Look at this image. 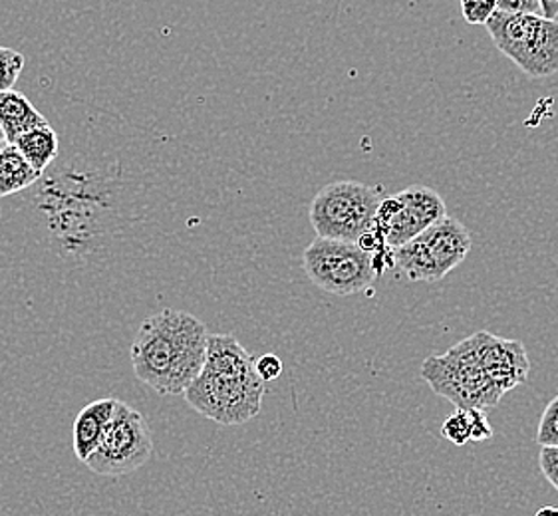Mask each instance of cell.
<instances>
[{
  "mask_svg": "<svg viewBox=\"0 0 558 516\" xmlns=\"http://www.w3.org/2000/svg\"><path fill=\"white\" fill-rule=\"evenodd\" d=\"M302 267L318 288L336 296L364 292L376 281L372 253L360 243L318 236L304 250Z\"/></svg>",
  "mask_w": 558,
  "mask_h": 516,
  "instance_id": "cell-8",
  "label": "cell"
},
{
  "mask_svg": "<svg viewBox=\"0 0 558 516\" xmlns=\"http://www.w3.org/2000/svg\"><path fill=\"white\" fill-rule=\"evenodd\" d=\"M43 175L45 173L36 171L14 144L2 146L0 149V199L33 187Z\"/></svg>",
  "mask_w": 558,
  "mask_h": 516,
  "instance_id": "cell-15",
  "label": "cell"
},
{
  "mask_svg": "<svg viewBox=\"0 0 558 516\" xmlns=\"http://www.w3.org/2000/svg\"><path fill=\"white\" fill-rule=\"evenodd\" d=\"M40 125H48V120L34 108L33 101L23 91L14 88L0 91V127L7 135V144H14L21 135Z\"/></svg>",
  "mask_w": 558,
  "mask_h": 516,
  "instance_id": "cell-13",
  "label": "cell"
},
{
  "mask_svg": "<svg viewBox=\"0 0 558 516\" xmlns=\"http://www.w3.org/2000/svg\"><path fill=\"white\" fill-rule=\"evenodd\" d=\"M471 419V441H487L493 438V427L485 416V409H468Z\"/></svg>",
  "mask_w": 558,
  "mask_h": 516,
  "instance_id": "cell-22",
  "label": "cell"
},
{
  "mask_svg": "<svg viewBox=\"0 0 558 516\" xmlns=\"http://www.w3.org/2000/svg\"><path fill=\"white\" fill-rule=\"evenodd\" d=\"M497 11L523 12V14H541L543 16V7L541 0H497Z\"/></svg>",
  "mask_w": 558,
  "mask_h": 516,
  "instance_id": "cell-24",
  "label": "cell"
},
{
  "mask_svg": "<svg viewBox=\"0 0 558 516\" xmlns=\"http://www.w3.org/2000/svg\"><path fill=\"white\" fill-rule=\"evenodd\" d=\"M470 337L483 370L487 371L489 380L502 393L511 392L526 382L531 359L519 340H505L492 332H477Z\"/></svg>",
  "mask_w": 558,
  "mask_h": 516,
  "instance_id": "cell-11",
  "label": "cell"
},
{
  "mask_svg": "<svg viewBox=\"0 0 558 516\" xmlns=\"http://www.w3.org/2000/svg\"><path fill=\"white\" fill-rule=\"evenodd\" d=\"M185 402L219 426H243L260 414L265 382L257 370L248 373H219L203 370L187 388Z\"/></svg>",
  "mask_w": 558,
  "mask_h": 516,
  "instance_id": "cell-6",
  "label": "cell"
},
{
  "mask_svg": "<svg viewBox=\"0 0 558 516\" xmlns=\"http://www.w3.org/2000/svg\"><path fill=\"white\" fill-rule=\"evenodd\" d=\"M441 433L447 441H451L453 445H468L471 441V419L468 409H458L456 414L447 417L441 427Z\"/></svg>",
  "mask_w": 558,
  "mask_h": 516,
  "instance_id": "cell-18",
  "label": "cell"
},
{
  "mask_svg": "<svg viewBox=\"0 0 558 516\" xmlns=\"http://www.w3.org/2000/svg\"><path fill=\"white\" fill-rule=\"evenodd\" d=\"M541 471L547 477L548 483L558 491V447H543L538 455Z\"/></svg>",
  "mask_w": 558,
  "mask_h": 516,
  "instance_id": "cell-23",
  "label": "cell"
},
{
  "mask_svg": "<svg viewBox=\"0 0 558 516\" xmlns=\"http://www.w3.org/2000/svg\"><path fill=\"white\" fill-rule=\"evenodd\" d=\"M154 455V438L144 414L120 402L112 423L106 429L98 450L84 465L101 477H122L144 467Z\"/></svg>",
  "mask_w": 558,
  "mask_h": 516,
  "instance_id": "cell-9",
  "label": "cell"
},
{
  "mask_svg": "<svg viewBox=\"0 0 558 516\" xmlns=\"http://www.w3.org/2000/svg\"><path fill=\"white\" fill-rule=\"evenodd\" d=\"M541 7H543V16H547V19H557L558 0H541Z\"/></svg>",
  "mask_w": 558,
  "mask_h": 516,
  "instance_id": "cell-25",
  "label": "cell"
},
{
  "mask_svg": "<svg viewBox=\"0 0 558 516\" xmlns=\"http://www.w3.org/2000/svg\"><path fill=\"white\" fill-rule=\"evenodd\" d=\"M536 441L543 447H558V395L547 405L541 417Z\"/></svg>",
  "mask_w": 558,
  "mask_h": 516,
  "instance_id": "cell-19",
  "label": "cell"
},
{
  "mask_svg": "<svg viewBox=\"0 0 558 516\" xmlns=\"http://www.w3.org/2000/svg\"><path fill=\"white\" fill-rule=\"evenodd\" d=\"M444 217H447V209L441 195L432 187L412 185L381 201L374 231L388 247L398 248Z\"/></svg>",
  "mask_w": 558,
  "mask_h": 516,
  "instance_id": "cell-10",
  "label": "cell"
},
{
  "mask_svg": "<svg viewBox=\"0 0 558 516\" xmlns=\"http://www.w3.org/2000/svg\"><path fill=\"white\" fill-rule=\"evenodd\" d=\"M497 9V0H461V12L468 24H487Z\"/></svg>",
  "mask_w": 558,
  "mask_h": 516,
  "instance_id": "cell-20",
  "label": "cell"
},
{
  "mask_svg": "<svg viewBox=\"0 0 558 516\" xmlns=\"http://www.w3.org/2000/svg\"><path fill=\"white\" fill-rule=\"evenodd\" d=\"M422 378L437 395L458 405V409H489L505 395L483 370L471 337L461 340L444 356L425 359Z\"/></svg>",
  "mask_w": 558,
  "mask_h": 516,
  "instance_id": "cell-5",
  "label": "cell"
},
{
  "mask_svg": "<svg viewBox=\"0 0 558 516\" xmlns=\"http://www.w3.org/2000/svg\"><path fill=\"white\" fill-rule=\"evenodd\" d=\"M45 175L36 185L40 192L38 207L48 233L62 253H92L96 236L104 233L100 223L112 207L108 193L94 187L86 177Z\"/></svg>",
  "mask_w": 558,
  "mask_h": 516,
  "instance_id": "cell-2",
  "label": "cell"
},
{
  "mask_svg": "<svg viewBox=\"0 0 558 516\" xmlns=\"http://www.w3.org/2000/svg\"><path fill=\"white\" fill-rule=\"evenodd\" d=\"M203 370L219 371V373H248V371H255V359L239 344L235 336L211 334Z\"/></svg>",
  "mask_w": 558,
  "mask_h": 516,
  "instance_id": "cell-14",
  "label": "cell"
},
{
  "mask_svg": "<svg viewBox=\"0 0 558 516\" xmlns=\"http://www.w3.org/2000/svg\"><path fill=\"white\" fill-rule=\"evenodd\" d=\"M209 332L197 316L166 308L140 325L132 344L135 378L159 395L187 392L202 376Z\"/></svg>",
  "mask_w": 558,
  "mask_h": 516,
  "instance_id": "cell-1",
  "label": "cell"
},
{
  "mask_svg": "<svg viewBox=\"0 0 558 516\" xmlns=\"http://www.w3.org/2000/svg\"><path fill=\"white\" fill-rule=\"evenodd\" d=\"M14 146L23 153L24 159L33 165L36 171L45 173L58 159L60 153V135L48 125L34 127L31 132L21 135Z\"/></svg>",
  "mask_w": 558,
  "mask_h": 516,
  "instance_id": "cell-16",
  "label": "cell"
},
{
  "mask_svg": "<svg viewBox=\"0 0 558 516\" xmlns=\"http://www.w3.org/2000/svg\"><path fill=\"white\" fill-rule=\"evenodd\" d=\"M535 516H558V506H543Z\"/></svg>",
  "mask_w": 558,
  "mask_h": 516,
  "instance_id": "cell-26",
  "label": "cell"
},
{
  "mask_svg": "<svg viewBox=\"0 0 558 516\" xmlns=\"http://www.w3.org/2000/svg\"><path fill=\"white\" fill-rule=\"evenodd\" d=\"M381 201L380 192L369 185L335 181L316 193L308 217L316 235L360 243L374 231Z\"/></svg>",
  "mask_w": 558,
  "mask_h": 516,
  "instance_id": "cell-4",
  "label": "cell"
},
{
  "mask_svg": "<svg viewBox=\"0 0 558 516\" xmlns=\"http://www.w3.org/2000/svg\"><path fill=\"white\" fill-rule=\"evenodd\" d=\"M26 64L23 54L0 46V91L12 90L16 79L21 78Z\"/></svg>",
  "mask_w": 558,
  "mask_h": 516,
  "instance_id": "cell-17",
  "label": "cell"
},
{
  "mask_svg": "<svg viewBox=\"0 0 558 516\" xmlns=\"http://www.w3.org/2000/svg\"><path fill=\"white\" fill-rule=\"evenodd\" d=\"M493 45L531 79L558 72V23L541 14L497 11L487 21Z\"/></svg>",
  "mask_w": 558,
  "mask_h": 516,
  "instance_id": "cell-3",
  "label": "cell"
},
{
  "mask_svg": "<svg viewBox=\"0 0 558 516\" xmlns=\"http://www.w3.org/2000/svg\"><path fill=\"white\" fill-rule=\"evenodd\" d=\"M0 144H7V135L2 132V127H0Z\"/></svg>",
  "mask_w": 558,
  "mask_h": 516,
  "instance_id": "cell-27",
  "label": "cell"
},
{
  "mask_svg": "<svg viewBox=\"0 0 558 516\" xmlns=\"http://www.w3.org/2000/svg\"><path fill=\"white\" fill-rule=\"evenodd\" d=\"M118 405L120 400L116 397H101L80 411L72 431L74 455L80 463H86L92 457V453L98 450L106 429L112 423L113 416L118 411Z\"/></svg>",
  "mask_w": 558,
  "mask_h": 516,
  "instance_id": "cell-12",
  "label": "cell"
},
{
  "mask_svg": "<svg viewBox=\"0 0 558 516\" xmlns=\"http://www.w3.org/2000/svg\"><path fill=\"white\" fill-rule=\"evenodd\" d=\"M2 146H4V144H0V149H2Z\"/></svg>",
  "mask_w": 558,
  "mask_h": 516,
  "instance_id": "cell-28",
  "label": "cell"
},
{
  "mask_svg": "<svg viewBox=\"0 0 558 516\" xmlns=\"http://www.w3.org/2000/svg\"><path fill=\"white\" fill-rule=\"evenodd\" d=\"M255 370H257L258 378L263 382H272V380L280 378V373H282V359L275 356V354H265V356L255 359Z\"/></svg>",
  "mask_w": 558,
  "mask_h": 516,
  "instance_id": "cell-21",
  "label": "cell"
},
{
  "mask_svg": "<svg viewBox=\"0 0 558 516\" xmlns=\"http://www.w3.org/2000/svg\"><path fill=\"white\" fill-rule=\"evenodd\" d=\"M471 250V233L456 217H444L410 243L393 248L396 267L413 282H439Z\"/></svg>",
  "mask_w": 558,
  "mask_h": 516,
  "instance_id": "cell-7",
  "label": "cell"
}]
</instances>
